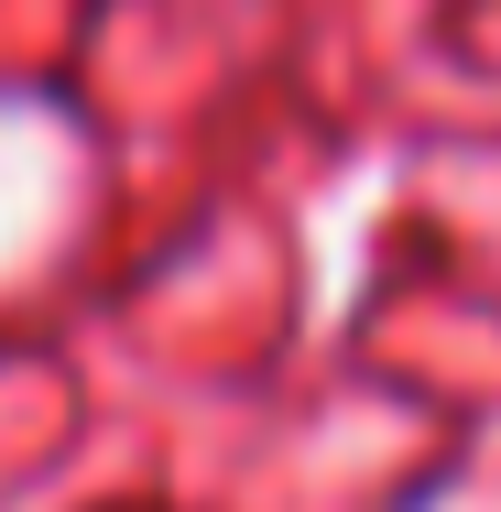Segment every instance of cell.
Listing matches in <instances>:
<instances>
[{
	"instance_id": "cell-1",
	"label": "cell",
	"mask_w": 501,
	"mask_h": 512,
	"mask_svg": "<svg viewBox=\"0 0 501 512\" xmlns=\"http://www.w3.org/2000/svg\"><path fill=\"white\" fill-rule=\"evenodd\" d=\"M109 512H153V502H109Z\"/></svg>"
}]
</instances>
